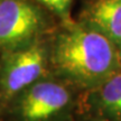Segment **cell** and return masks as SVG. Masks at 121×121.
<instances>
[{
  "label": "cell",
  "mask_w": 121,
  "mask_h": 121,
  "mask_svg": "<svg viewBox=\"0 0 121 121\" xmlns=\"http://www.w3.org/2000/svg\"><path fill=\"white\" fill-rule=\"evenodd\" d=\"M55 62L69 76L92 84L112 75L117 54L113 43L101 31L80 28L60 37Z\"/></svg>",
  "instance_id": "6da1fadb"
},
{
  "label": "cell",
  "mask_w": 121,
  "mask_h": 121,
  "mask_svg": "<svg viewBox=\"0 0 121 121\" xmlns=\"http://www.w3.org/2000/svg\"><path fill=\"white\" fill-rule=\"evenodd\" d=\"M45 55L40 46L33 45L18 49L4 60L0 85L6 96H13L26 90L42 75Z\"/></svg>",
  "instance_id": "7a4b0ae2"
},
{
  "label": "cell",
  "mask_w": 121,
  "mask_h": 121,
  "mask_svg": "<svg viewBox=\"0 0 121 121\" xmlns=\"http://www.w3.org/2000/svg\"><path fill=\"white\" fill-rule=\"evenodd\" d=\"M40 15L26 0H0V48L30 39L40 27Z\"/></svg>",
  "instance_id": "3957f363"
},
{
  "label": "cell",
  "mask_w": 121,
  "mask_h": 121,
  "mask_svg": "<svg viewBox=\"0 0 121 121\" xmlns=\"http://www.w3.org/2000/svg\"><path fill=\"white\" fill-rule=\"evenodd\" d=\"M69 102L66 87L54 82H35L24 92L19 113L24 121H47L64 110Z\"/></svg>",
  "instance_id": "277c9868"
},
{
  "label": "cell",
  "mask_w": 121,
  "mask_h": 121,
  "mask_svg": "<svg viewBox=\"0 0 121 121\" xmlns=\"http://www.w3.org/2000/svg\"><path fill=\"white\" fill-rule=\"evenodd\" d=\"M92 22L112 43L121 44V0H99L91 11Z\"/></svg>",
  "instance_id": "5b68a950"
},
{
  "label": "cell",
  "mask_w": 121,
  "mask_h": 121,
  "mask_svg": "<svg viewBox=\"0 0 121 121\" xmlns=\"http://www.w3.org/2000/svg\"><path fill=\"white\" fill-rule=\"evenodd\" d=\"M96 104L105 117L121 121V73L112 74L103 82L98 93Z\"/></svg>",
  "instance_id": "8992f818"
},
{
  "label": "cell",
  "mask_w": 121,
  "mask_h": 121,
  "mask_svg": "<svg viewBox=\"0 0 121 121\" xmlns=\"http://www.w3.org/2000/svg\"><path fill=\"white\" fill-rule=\"evenodd\" d=\"M38 1L60 13H64L69 9V6L71 4V0H38Z\"/></svg>",
  "instance_id": "52a82bcc"
},
{
  "label": "cell",
  "mask_w": 121,
  "mask_h": 121,
  "mask_svg": "<svg viewBox=\"0 0 121 121\" xmlns=\"http://www.w3.org/2000/svg\"><path fill=\"white\" fill-rule=\"evenodd\" d=\"M120 46H121V44H120ZM120 60H121V47H120Z\"/></svg>",
  "instance_id": "ba28073f"
}]
</instances>
